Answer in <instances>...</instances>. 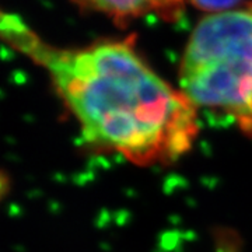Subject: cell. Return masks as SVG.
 <instances>
[{"mask_svg":"<svg viewBox=\"0 0 252 252\" xmlns=\"http://www.w3.org/2000/svg\"><path fill=\"white\" fill-rule=\"evenodd\" d=\"M1 35L45 69L91 146L139 165L174 162L190 150L198 109L144 62L132 39L59 48L14 14H3Z\"/></svg>","mask_w":252,"mask_h":252,"instance_id":"1","label":"cell"},{"mask_svg":"<svg viewBox=\"0 0 252 252\" xmlns=\"http://www.w3.org/2000/svg\"><path fill=\"white\" fill-rule=\"evenodd\" d=\"M80 7L102 13L117 21L156 14L168 21L180 17L185 0H73Z\"/></svg>","mask_w":252,"mask_h":252,"instance_id":"3","label":"cell"},{"mask_svg":"<svg viewBox=\"0 0 252 252\" xmlns=\"http://www.w3.org/2000/svg\"><path fill=\"white\" fill-rule=\"evenodd\" d=\"M180 90L252 139V3L199 21L182 55Z\"/></svg>","mask_w":252,"mask_h":252,"instance_id":"2","label":"cell"},{"mask_svg":"<svg viewBox=\"0 0 252 252\" xmlns=\"http://www.w3.org/2000/svg\"><path fill=\"white\" fill-rule=\"evenodd\" d=\"M195 7L205 10V11H212L213 13H221L227 10L233 9V6L238 4L241 0H188Z\"/></svg>","mask_w":252,"mask_h":252,"instance_id":"4","label":"cell"}]
</instances>
